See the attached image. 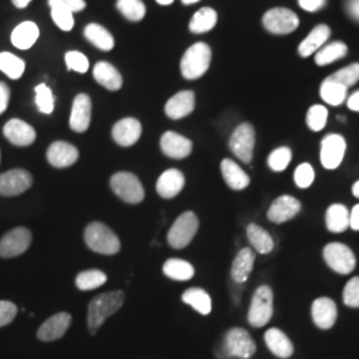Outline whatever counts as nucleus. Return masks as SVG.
Returning <instances> with one entry per match:
<instances>
[{
	"mask_svg": "<svg viewBox=\"0 0 359 359\" xmlns=\"http://www.w3.org/2000/svg\"><path fill=\"white\" fill-rule=\"evenodd\" d=\"M84 36L93 44L96 48L102 51H111L115 47V39L112 34L97 23H90L84 28Z\"/></svg>",
	"mask_w": 359,
	"mask_h": 359,
	"instance_id": "30",
	"label": "nucleus"
},
{
	"mask_svg": "<svg viewBox=\"0 0 359 359\" xmlns=\"http://www.w3.org/2000/svg\"><path fill=\"white\" fill-rule=\"evenodd\" d=\"M185 185V177L179 169H168L156 184V191L163 198H173L179 194Z\"/></svg>",
	"mask_w": 359,
	"mask_h": 359,
	"instance_id": "24",
	"label": "nucleus"
},
{
	"mask_svg": "<svg viewBox=\"0 0 359 359\" xmlns=\"http://www.w3.org/2000/svg\"><path fill=\"white\" fill-rule=\"evenodd\" d=\"M111 188L118 198L127 204H140L145 198L142 181L130 172H117L111 177Z\"/></svg>",
	"mask_w": 359,
	"mask_h": 359,
	"instance_id": "4",
	"label": "nucleus"
},
{
	"mask_svg": "<svg viewBox=\"0 0 359 359\" xmlns=\"http://www.w3.org/2000/svg\"><path fill=\"white\" fill-rule=\"evenodd\" d=\"M210 60H212V51L208 44L203 41L193 44L192 47H189L185 51L181 59L180 68H181L182 76L188 80H196L203 76L209 69Z\"/></svg>",
	"mask_w": 359,
	"mask_h": 359,
	"instance_id": "3",
	"label": "nucleus"
},
{
	"mask_svg": "<svg viewBox=\"0 0 359 359\" xmlns=\"http://www.w3.org/2000/svg\"><path fill=\"white\" fill-rule=\"evenodd\" d=\"M35 103L39 111L44 115H51L55 108V97L51 88L43 83L35 87Z\"/></svg>",
	"mask_w": 359,
	"mask_h": 359,
	"instance_id": "41",
	"label": "nucleus"
},
{
	"mask_svg": "<svg viewBox=\"0 0 359 359\" xmlns=\"http://www.w3.org/2000/svg\"><path fill=\"white\" fill-rule=\"evenodd\" d=\"M314 177H316L314 169L308 163L301 164L295 169L294 182L297 184V187L301 189L309 188L314 182Z\"/></svg>",
	"mask_w": 359,
	"mask_h": 359,
	"instance_id": "46",
	"label": "nucleus"
},
{
	"mask_svg": "<svg viewBox=\"0 0 359 359\" xmlns=\"http://www.w3.org/2000/svg\"><path fill=\"white\" fill-rule=\"evenodd\" d=\"M323 258L326 264L339 274H350L357 264L353 250L341 243L326 245L323 249Z\"/></svg>",
	"mask_w": 359,
	"mask_h": 359,
	"instance_id": "9",
	"label": "nucleus"
},
{
	"mask_svg": "<svg viewBox=\"0 0 359 359\" xmlns=\"http://www.w3.org/2000/svg\"><path fill=\"white\" fill-rule=\"evenodd\" d=\"M107 283V276L102 270H86L76 276V286L79 290L88 292L103 286Z\"/></svg>",
	"mask_w": 359,
	"mask_h": 359,
	"instance_id": "39",
	"label": "nucleus"
},
{
	"mask_svg": "<svg viewBox=\"0 0 359 359\" xmlns=\"http://www.w3.org/2000/svg\"><path fill=\"white\" fill-rule=\"evenodd\" d=\"M347 107L354 111V112H359V90L358 92H354L348 100H347Z\"/></svg>",
	"mask_w": 359,
	"mask_h": 359,
	"instance_id": "54",
	"label": "nucleus"
},
{
	"mask_svg": "<svg viewBox=\"0 0 359 359\" xmlns=\"http://www.w3.org/2000/svg\"><path fill=\"white\" fill-rule=\"evenodd\" d=\"M3 133L8 142L16 147H28L36 140L34 127L19 118H11L3 128Z\"/></svg>",
	"mask_w": 359,
	"mask_h": 359,
	"instance_id": "17",
	"label": "nucleus"
},
{
	"mask_svg": "<svg viewBox=\"0 0 359 359\" xmlns=\"http://www.w3.org/2000/svg\"><path fill=\"white\" fill-rule=\"evenodd\" d=\"M71 323H72L71 314L60 311L41 323V326L38 329L36 337L41 342H52V341L60 339L62 337H65Z\"/></svg>",
	"mask_w": 359,
	"mask_h": 359,
	"instance_id": "14",
	"label": "nucleus"
},
{
	"mask_svg": "<svg viewBox=\"0 0 359 359\" xmlns=\"http://www.w3.org/2000/svg\"><path fill=\"white\" fill-rule=\"evenodd\" d=\"M163 271L168 278L175 281H189L194 276V268L192 264L179 258H170L165 261Z\"/></svg>",
	"mask_w": 359,
	"mask_h": 359,
	"instance_id": "34",
	"label": "nucleus"
},
{
	"mask_svg": "<svg viewBox=\"0 0 359 359\" xmlns=\"http://www.w3.org/2000/svg\"><path fill=\"white\" fill-rule=\"evenodd\" d=\"M265 342L270 351L278 358H289L294 353V346L292 341L280 329H269L265 333Z\"/></svg>",
	"mask_w": 359,
	"mask_h": 359,
	"instance_id": "26",
	"label": "nucleus"
},
{
	"mask_svg": "<svg viewBox=\"0 0 359 359\" xmlns=\"http://www.w3.org/2000/svg\"><path fill=\"white\" fill-rule=\"evenodd\" d=\"M301 210V203L292 196H281L273 201L268 210V218L274 224H283L294 218Z\"/></svg>",
	"mask_w": 359,
	"mask_h": 359,
	"instance_id": "20",
	"label": "nucleus"
},
{
	"mask_svg": "<svg viewBox=\"0 0 359 359\" xmlns=\"http://www.w3.org/2000/svg\"><path fill=\"white\" fill-rule=\"evenodd\" d=\"M26 63L23 59L18 57L11 52H0V71L13 80L23 76Z\"/></svg>",
	"mask_w": 359,
	"mask_h": 359,
	"instance_id": "37",
	"label": "nucleus"
},
{
	"mask_svg": "<svg viewBox=\"0 0 359 359\" xmlns=\"http://www.w3.org/2000/svg\"><path fill=\"white\" fill-rule=\"evenodd\" d=\"M34 184L32 175L26 169H11L0 175V196L13 197L27 192Z\"/></svg>",
	"mask_w": 359,
	"mask_h": 359,
	"instance_id": "12",
	"label": "nucleus"
},
{
	"mask_svg": "<svg viewBox=\"0 0 359 359\" xmlns=\"http://www.w3.org/2000/svg\"><path fill=\"white\" fill-rule=\"evenodd\" d=\"M335 81L341 83L342 86H345L346 88L354 86L359 80V63L345 67L342 69H339L338 72L333 74L332 76Z\"/></svg>",
	"mask_w": 359,
	"mask_h": 359,
	"instance_id": "45",
	"label": "nucleus"
},
{
	"mask_svg": "<svg viewBox=\"0 0 359 359\" xmlns=\"http://www.w3.org/2000/svg\"><path fill=\"white\" fill-rule=\"evenodd\" d=\"M142 132V123L137 118L126 117L114 126L112 137L121 147H132L139 142Z\"/></svg>",
	"mask_w": 359,
	"mask_h": 359,
	"instance_id": "18",
	"label": "nucleus"
},
{
	"mask_svg": "<svg viewBox=\"0 0 359 359\" xmlns=\"http://www.w3.org/2000/svg\"><path fill=\"white\" fill-rule=\"evenodd\" d=\"M158 4H163V6H168V4H172L175 0H156Z\"/></svg>",
	"mask_w": 359,
	"mask_h": 359,
	"instance_id": "58",
	"label": "nucleus"
},
{
	"mask_svg": "<svg viewBox=\"0 0 359 359\" xmlns=\"http://www.w3.org/2000/svg\"><path fill=\"white\" fill-rule=\"evenodd\" d=\"M90 117H92L90 97L86 93H79L72 104V111L69 116V127L77 133H83L90 128Z\"/></svg>",
	"mask_w": 359,
	"mask_h": 359,
	"instance_id": "15",
	"label": "nucleus"
},
{
	"mask_svg": "<svg viewBox=\"0 0 359 359\" xmlns=\"http://www.w3.org/2000/svg\"><path fill=\"white\" fill-rule=\"evenodd\" d=\"M0 160H1V154H0Z\"/></svg>",
	"mask_w": 359,
	"mask_h": 359,
	"instance_id": "60",
	"label": "nucleus"
},
{
	"mask_svg": "<svg viewBox=\"0 0 359 359\" xmlns=\"http://www.w3.org/2000/svg\"><path fill=\"white\" fill-rule=\"evenodd\" d=\"M32 243V233L29 229L19 226L6 233L0 240V257L13 258L26 253Z\"/></svg>",
	"mask_w": 359,
	"mask_h": 359,
	"instance_id": "11",
	"label": "nucleus"
},
{
	"mask_svg": "<svg viewBox=\"0 0 359 359\" xmlns=\"http://www.w3.org/2000/svg\"><path fill=\"white\" fill-rule=\"evenodd\" d=\"M200 222L193 212H184L176 218L170 231H168V244L173 249H184L192 243L198 231Z\"/></svg>",
	"mask_w": 359,
	"mask_h": 359,
	"instance_id": "5",
	"label": "nucleus"
},
{
	"mask_svg": "<svg viewBox=\"0 0 359 359\" xmlns=\"http://www.w3.org/2000/svg\"><path fill=\"white\" fill-rule=\"evenodd\" d=\"M126 294L123 290H115L109 293L95 297L88 305L87 323L88 330L92 335L97 333V330L104 325L105 320L117 313V310L124 305Z\"/></svg>",
	"mask_w": 359,
	"mask_h": 359,
	"instance_id": "1",
	"label": "nucleus"
},
{
	"mask_svg": "<svg viewBox=\"0 0 359 359\" xmlns=\"http://www.w3.org/2000/svg\"><path fill=\"white\" fill-rule=\"evenodd\" d=\"M330 28L326 25L316 27L298 47V52L302 57H308L310 55L320 51L325 43L330 38Z\"/></svg>",
	"mask_w": 359,
	"mask_h": 359,
	"instance_id": "27",
	"label": "nucleus"
},
{
	"mask_svg": "<svg viewBox=\"0 0 359 359\" xmlns=\"http://www.w3.org/2000/svg\"><path fill=\"white\" fill-rule=\"evenodd\" d=\"M353 194H354V197H357L359 198V181H357L354 185H353Z\"/></svg>",
	"mask_w": 359,
	"mask_h": 359,
	"instance_id": "57",
	"label": "nucleus"
},
{
	"mask_svg": "<svg viewBox=\"0 0 359 359\" xmlns=\"http://www.w3.org/2000/svg\"><path fill=\"white\" fill-rule=\"evenodd\" d=\"M184 4H194V3H197V1H200V0H181Z\"/></svg>",
	"mask_w": 359,
	"mask_h": 359,
	"instance_id": "59",
	"label": "nucleus"
},
{
	"mask_svg": "<svg viewBox=\"0 0 359 359\" xmlns=\"http://www.w3.org/2000/svg\"><path fill=\"white\" fill-rule=\"evenodd\" d=\"M290 161H292V151L287 147L277 148L270 154L268 158L270 169L274 172H283L289 167Z\"/></svg>",
	"mask_w": 359,
	"mask_h": 359,
	"instance_id": "43",
	"label": "nucleus"
},
{
	"mask_svg": "<svg viewBox=\"0 0 359 359\" xmlns=\"http://www.w3.org/2000/svg\"><path fill=\"white\" fill-rule=\"evenodd\" d=\"M221 173L226 185L233 191H243L249 187L250 177L245 173L243 168L231 158H224L221 163Z\"/></svg>",
	"mask_w": 359,
	"mask_h": 359,
	"instance_id": "25",
	"label": "nucleus"
},
{
	"mask_svg": "<svg viewBox=\"0 0 359 359\" xmlns=\"http://www.w3.org/2000/svg\"><path fill=\"white\" fill-rule=\"evenodd\" d=\"M320 92H321L322 100L333 107L341 105L346 100V87L335 81L333 77L329 76L323 80Z\"/></svg>",
	"mask_w": 359,
	"mask_h": 359,
	"instance_id": "35",
	"label": "nucleus"
},
{
	"mask_svg": "<svg viewBox=\"0 0 359 359\" xmlns=\"http://www.w3.org/2000/svg\"><path fill=\"white\" fill-rule=\"evenodd\" d=\"M347 8L350 15L359 20V0H350L347 4Z\"/></svg>",
	"mask_w": 359,
	"mask_h": 359,
	"instance_id": "55",
	"label": "nucleus"
},
{
	"mask_svg": "<svg viewBox=\"0 0 359 359\" xmlns=\"http://www.w3.org/2000/svg\"><path fill=\"white\" fill-rule=\"evenodd\" d=\"M256 342L243 327H233L224 339V351L228 357L249 359L256 353Z\"/></svg>",
	"mask_w": 359,
	"mask_h": 359,
	"instance_id": "7",
	"label": "nucleus"
},
{
	"mask_svg": "<svg viewBox=\"0 0 359 359\" xmlns=\"http://www.w3.org/2000/svg\"><path fill=\"white\" fill-rule=\"evenodd\" d=\"M51 8H60L69 13H80L86 8L84 0H48Z\"/></svg>",
	"mask_w": 359,
	"mask_h": 359,
	"instance_id": "49",
	"label": "nucleus"
},
{
	"mask_svg": "<svg viewBox=\"0 0 359 359\" xmlns=\"http://www.w3.org/2000/svg\"><path fill=\"white\" fill-rule=\"evenodd\" d=\"M326 226L333 233H342L350 226V213L342 204H333L326 210Z\"/></svg>",
	"mask_w": 359,
	"mask_h": 359,
	"instance_id": "32",
	"label": "nucleus"
},
{
	"mask_svg": "<svg viewBox=\"0 0 359 359\" xmlns=\"http://www.w3.org/2000/svg\"><path fill=\"white\" fill-rule=\"evenodd\" d=\"M79 158L76 147L65 142H55L47 151V160L55 168H68L74 165Z\"/></svg>",
	"mask_w": 359,
	"mask_h": 359,
	"instance_id": "21",
	"label": "nucleus"
},
{
	"mask_svg": "<svg viewBox=\"0 0 359 359\" xmlns=\"http://www.w3.org/2000/svg\"><path fill=\"white\" fill-rule=\"evenodd\" d=\"M160 145H161L163 154L175 160L187 158L189 154H192V142L176 132H165L161 136Z\"/></svg>",
	"mask_w": 359,
	"mask_h": 359,
	"instance_id": "16",
	"label": "nucleus"
},
{
	"mask_svg": "<svg viewBox=\"0 0 359 359\" xmlns=\"http://www.w3.org/2000/svg\"><path fill=\"white\" fill-rule=\"evenodd\" d=\"M31 1L32 0H13V4L16 8H26Z\"/></svg>",
	"mask_w": 359,
	"mask_h": 359,
	"instance_id": "56",
	"label": "nucleus"
},
{
	"mask_svg": "<svg viewBox=\"0 0 359 359\" xmlns=\"http://www.w3.org/2000/svg\"><path fill=\"white\" fill-rule=\"evenodd\" d=\"M117 10L130 22H140L144 19L147 8L142 0H117Z\"/></svg>",
	"mask_w": 359,
	"mask_h": 359,
	"instance_id": "40",
	"label": "nucleus"
},
{
	"mask_svg": "<svg viewBox=\"0 0 359 359\" xmlns=\"http://www.w3.org/2000/svg\"><path fill=\"white\" fill-rule=\"evenodd\" d=\"M51 16L55 25L65 32H68L74 28V25H75L74 13L65 11V10H60V8H51Z\"/></svg>",
	"mask_w": 359,
	"mask_h": 359,
	"instance_id": "48",
	"label": "nucleus"
},
{
	"mask_svg": "<svg viewBox=\"0 0 359 359\" xmlns=\"http://www.w3.org/2000/svg\"><path fill=\"white\" fill-rule=\"evenodd\" d=\"M39 35V27L34 22H23L13 29L11 41L19 50H29L36 43Z\"/></svg>",
	"mask_w": 359,
	"mask_h": 359,
	"instance_id": "29",
	"label": "nucleus"
},
{
	"mask_svg": "<svg viewBox=\"0 0 359 359\" xmlns=\"http://www.w3.org/2000/svg\"><path fill=\"white\" fill-rule=\"evenodd\" d=\"M65 65L71 71L79 74H86L90 68V62L86 55L79 51H68L65 53Z\"/></svg>",
	"mask_w": 359,
	"mask_h": 359,
	"instance_id": "44",
	"label": "nucleus"
},
{
	"mask_svg": "<svg viewBox=\"0 0 359 359\" xmlns=\"http://www.w3.org/2000/svg\"><path fill=\"white\" fill-rule=\"evenodd\" d=\"M329 117V111L323 105H313L309 109L308 116H306V123L309 128L314 132H320L325 128Z\"/></svg>",
	"mask_w": 359,
	"mask_h": 359,
	"instance_id": "42",
	"label": "nucleus"
},
{
	"mask_svg": "<svg viewBox=\"0 0 359 359\" xmlns=\"http://www.w3.org/2000/svg\"><path fill=\"white\" fill-rule=\"evenodd\" d=\"M95 80L109 90H118L123 87V76L116 67L108 62H99L93 68Z\"/></svg>",
	"mask_w": 359,
	"mask_h": 359,
	"instance_id": "28",
	"label": "nucleus"
},
{
	"mask_svg": "<svg viewBox=\"0 0 359 359\" xmlns=\"http://www.w3.org/2000/svg\"><path fill=\"white\" fill-rule=\"evenodd\" d=\"M18 314V308L11 301H0V327L10 325Z\"/></svg>",
	"mask_w": 359,
	"mask_h": 359,
	"instance_id": "50",
	"label": "nucleus"
},
{
	"mask_svg": "<svg viewBox=\"0 0 359 359\" xmlns=\"http://www.w3.org/2000/svg\"><path fill=\"white\" fill-rule=\"evenodd\" d=\"M262 25L276 35L292 34L299 26L297 13L289 8H271L262 18Z\"/></svg>",
	"mask_w": 359,
	"mask_h": 359,
	"instance_id": "10",
	"label": "nucleus"
},
{
	"mask_svg": "<svg viewBox=\"0 0 359 359\" xmlns=\"http://www.w3.org/2000/svg\"><path fill=\"white\" fill-rule=\"evenodd\" d=\"M182 302L191 305L197 313L208 316L212 311V299L210 295L201 287H191L182 294Z\"/></svg>",
	"mask_w": 359,
	"mask_h": 359,
	"instance_id": "33",
	"label": "nucleus"
},
{
	"mask_svg": "<svg viewBox=\"0 0 359 359\" xmlns=\"http://www.w3.org/2000/svg\"><path fill=\"white\" fill-rule=\"evenodd\" d=\"M311 316H313V321L320 329L329 330L333 327L338 317L337 305L332 298H327V297L317 298L311 306Z\"/></svg>",
	"mask_w": 359,
	"mask_h": 359,
	"instance_id": "19",
	"label": "nucleus"
},
{
	"mask_svg": "<svg viewBox=\"0 0 359 359\" xmlns=\"http://www.w3.org/2000/svg\"><path fill=\"white\" fill-rule=\"evenodd\" d=\"M347 55V46L344 41H333L316 53V63L318 65H332Z\"/></svg>",
	"mask_w": 359,
	"mask_h": 359,
	"instance_id": "38",
	"label": "nucleus"
},
{
	"mask_svg": "<svg viewBox=\"0 0 359 359\" xmlns=\"http://www.w3.org/2000/svg\"><path fill=\"white\" fill-rule=\"evenodd\" d=\"M273 317V292L268 285H261L252 298L248 321L253 327L268 325Z\"/></svg>",
	"mask_w": 359,
	"mask_h": 359,
	"instance_id": "6",
	"label": "nucleus"
},
{
	"mask_svg": "<svg viewBox=\"0 0 359 359\" xmlns=\"http://www.w3.org/2000/svg\"><path fill=\"white\" fill-rule=\"evenodd\" d=\"M10 96H11V90L8 88V86L0 81V115L6 112L10 103Z\"/></svg>",
	"mask_w": 359,
	"mask_h": 359,
	"instance_id": "51",
	"label": "nucleus"
},
{
	"mask_svg": "<svg viewBox=\"0 0 359 359\" xmlns=\"http://www.w3.org/2000/svg\"><path fill=\"white\" fill-rule=\"evenodd\" d=\"M196 105V97L192 90H181L172 96L165 104V115L172 120H180L191 115Z\"/></svg>",
	"mask_w": 359,
	"mask_h": 359,
	"instance_id": "22",
	"label": "nucleus"
},
{
	"mask_svg": "<svg viewBox=\"0 0 359 359\" xmlns=\"http://www.w3.org/2000/svg\"><path fill=\"white\" fill-rule=\"evenodd\" d=\"M255 145H256V130L249 123L238 126L231 133L229 148L234 156L245 164H249L252 161Z\"/></svg>",
	"mask_w": 359,
	"mask_h": 359,
	"instance_id": "8",
	"label": "nucleus"
},
{
	"mask_svg": "<svg viewBox=\"0 0 359 359\" xmlns=\"http://www.w3.org/2000/svg\"><path fill=\"white\" fill-rule=\"evenodd\" d=\"M217 25V13L213 8L204 7L193 15L189 29L193 34H205Z\"/></svg>",
	"mask_w": 359,
	"mask_h": 359,
	"instance_id": "36",
	"label": "nucleus"
},
{
	"mask_svg": "<svg viewBox=\"0 0 359 359\" xmlns=\"http://www.w3.org/2000/svg\"><path fill=\"white\" fill-rule=\"evenodd\" d=\"M84 240L90 250L104 255L114 256L120 252L121 244L118 237L103 222H90L84 231Z\"/></svg>",
	"mask_w": 359,
	"mask_h": 359,
	"instance_id": "2",
	"label": "nucleus"
},
{
	"mask_svg": "<svg viewBox=\"0 0 359 359\" xmlns=\"http://www.w3.org/2000/svg\"><path fill=\"white\" fill-rule=\"evenodd\" d=\"M344 302L348 308H359V277L351 278L344 290Z\"/></svg>",
	"mask_w": 359,
	"mask_h": 359,
	"instance_id": "47",
	"label": "nucleus"
},
{
	"mask_svg": "<svg viewBox=\"0 0 359 359\" xmlns=\"http://www.w3.org/2000/svg\"><path fill=\"white\" fill-rule=\"evenodd\" d=\"M350 228L359 231V204L354 206L350 212Z\"/></svg>",
	"mask_w": 359,
	"mask_h": 359,
	"instance_id": "53",
	"label": "nucleus"
},
{
	"mask_svg": "<svg viewBox=\"0 0 359 359\" xmlns=\"http://www.w3.org/2000/svg\"><path fill=\"white\" fill-rule=\"evenodd\" d=\"M346 152V142L341 135H329L321 144V163L326 169H337Z\"/></svg>",
	"mask_w": 359,
	"mask_h": 359,
	"instance_id": "13",
	"label": "nucleus"
},
{
	"mask_svg": "<svg viewBox=\"0 0 359 359\" xmlns=\"http://www.w3.org/2000/svg\"><path fill=\"white\" fill-rule=\"evenodd\" d=\"M298 4L309 13H316L326 4V0H298Z\"/></svg>",
	"mask_w": 359,
	"mask_h": 359,
	"instance_id": "52",
	"label": "nucleus"
},
{
	"mask_svg": "<svg viewBox=\"0 0 359 359\" xmlns=\"http://www.w3.org/2000/svg\"><path fill=\"white\" fill-rule=\"evenodd\" d=\"M256 262V255L250 248L241 249L231 264V280L238 285L248 281L249 276L252 274Z\"/></svg>",
	"mask_w": 359,
	"mask_h": 359,
	"instance_id": "23",
	"label": "nucleus"
},
{
	"mask_svg": "<svg viewBox=\"0 0 359 359\" xmlns=\"http://www.w3.org/2000/svg\"><path fill=\"white\" fill-rule=\"evenodd\" d=\"M246 236L250 245L259 255H269L274 249V241L268 231L257 224H250L246 229Z\"/></svg>",
	"mask_w": 359,
	"mask_h": 359,
	"instance_id": "31",
	"label": "nucleus"
}]
</instances>
